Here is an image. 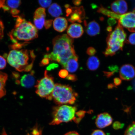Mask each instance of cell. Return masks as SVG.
<instances>
[{
    "label": "cell",
    "mask_w": 135,
    "mask_h": 135,
    "mask_svg": "<svg viewBox=\"0 0 135 135\" xmlns=\"http://www.w3.org/2000/svg\"><path fill=\"white\" fill-rule=\"evenodd\" d=\"M73 42V39L66 34L56 37L53 40V52L45 54L44 58L58 62L64 68L69 59L77 55Z\"/></svg>",
    "instance_id": "cell-1"
},
{
    "label": "cell",
    "mask_w": 135,
    "mask_h": 135,
    "mask_svg": "<svg viewBox=\"0 0 135 135\" xmlns=\"http://www.w3.org/2000/svg\"><path fill=\"white\" fill-rule=\"evenodd\" d=\"M14 17L16 18L14 28L8 34L13 44L17 40L28 42L38 37L37 30L32 23L21 16Z\"/></svg>",
    "instance_id": "cell-2"
},
{
    "label": "cell",
    "mask_w": 135,
    "mask_h": 135,
    "mask_svg": "<svg viewBox=\"0 0 135 135\" xmlns=\"http://www.w3.org/2000/svg\"><path fill=\"white\" fill-rule=\"evenodd\" d=\"M36 56L33 50H12L7 55L8 64L19 72H29L33 67Z\"/></svg>",
    "instance_id": "cell-3"
},
{
    "label": "cell",
    "mask_w": 135,
    "mask_h": 135,
    "mask_svg": "<svg viewBox=\"0 0 135 135\" xmlns=\"http://www.w3.org/2000/svg\"><path fill=\"white\" fill-rule=\"evenodd\" d=\"M127 35L123 27L119 23L106 38L107 47L103 52L106 57L112 56L119 50H122Z\"/></svg>",
    "instance_id": "cell-4"
},
{
    "label": "cell",
    "mask_w": 135,
    "mask_h": 135,
    "mask_svg": "<svg viewBox=\"0 0 135 135\" xmlns=\"http://www.w3.org/2000/svg\"><path fill=\"white\" fill-rule=\"evenodd\" d=\"M78 95L70 86L60 84H55L51 99L59 105L73 104Z\"/></svg>",
    "instance_id": "cell-5"
},
{
    "label": "cell",
    "mask_w": 135,
    "mask_h": 135,
    "mask_svg": "<svg viewBox=\"0 0 135 135\" xmlns=\"http://www.w3.org/2000/svg\"><path fill=\"white\" fill-rule=\"evenodd\" d=\"M76 108L66 105H59L53 108V119L50 123L51 126L57 125L62 123H67L74 120Z\"/></svg>",
    "instance_id": "cell-6"
},
{
    "label": "cell",
    "mask_w": 135,
    "mask_h": 135,
    "mask_svg": "<svg viewBox=\"0 0 135 135\" xmlns=\"http://www.w3.org/2000/svg\"><path fill=\"white\" fill-rule=\"evenodd\" d=\"M55 86L53 77L45 70L44 77L37 82L35 92L40 97L52 100L51 95Z\"/></svg>",
    "instance_id": "cell-7"
},
{
    "label": "cell",
    "mask_w": 135,
    "mask_h": 135,
    "mask_svg": "<svg viewBox=\"0 0 135 135\" xmlns=\"http://www.w3.org/2000/svg\"><path fill=\"white\" fill-rule=\"evenodd\" d=\"M131 32H135V8L133 11L120 15L118 23Z\"/></svg>",
    "instance_id": "cell-8"
},
{
    "label": "cell",
    "mask_w": 135,
    "mask_h": 135,
    "mask_svg": "<svg viewBox=\"0 0 135 135\" xmlns=\"http://www.w3.org/2000/svg\"><path fill=\"white\" fill-rule=\"evenodd\" d=\"M119 76L122 80L129 81L135 77V69L133 65L127 64L123 65L120 68Z\"/></svg>",
    "instance_id": "cell-9"
},
{
    "label": "cell",
    "mask_w": 135,
    "mask_h": 135,
    "mask_svg": "<svg viewBox=\"0 0 135 135\" xmlns=\"http://www.w3.org/2000/svg\"><path fill=\"white\" fill-rule=\"evenodd\" d=\"M72 13L70 15V17L68 18V21L74 23L76 22L81 23L82 20L85 18V13L83 6L80 7H72Z\"/></svg>",
    "instance_id": "cell-10"
},
{
    "label": "cell",
    "mask_w": 135,
    "mask_h": 135,
    "mask_svg": "<svg viewBox=\"0 0 135 135\" xmlns=\"http://www.w3.org/2000/svg\"><path fill=\"white\" fill-rule=\"evenodd\" d=\"M113 122L111 116L107 113H104L98 115L95 121V124L99 129H103L110 125Z\"/></svg>",
    "instance_id": "cell-11"
},
{
    "label": "cell",
    "mask_w": 135,
    "mask_h": 135,
    "mask_svg": "<svg viewBox=\"0 0 135 135\" xmlns=\"http://www.w3.org/2000/svg\"><path fill=\"white\" fill-rule=\"evenodd\" d=\"M67 33L72 38L80 37L84 33L82 26L80 24L73 23L70 25L67 30Z\"/></svg>",
    "instance_id": "cell-12"
},
{
    "label": "cell",
    "mask_w": 135,
    "mask_h": 135,
    "mask_svg": "<svg viewBox=\"0 0 135 135\" xmlns=\"http://www.w3.org/2000/svg\"><path fill=\"white\" fill-rule=\"evenodd\" d=\"M84 24L86 27V32L89 36H95L100 33V26L98 23L94 20L89 22L88 23L86 21H84Z\"/></svg>",
    "instance_id": "cell-13"
},
{
    "label": "cell",
    "mask_w": 135,
    "mask_h": 135,
    "mask_svg": "<svg viewBox=\"0 0 135 135\" xmlns=\"http://www.w3.org/2000/svg\"><path fill=\"white\" fill-rule=\"evenodd\" d=\"M35 72L32 71L30 74H25L21 77L18 83L21 84L22 86L26 88H30L34 85L35 79L34 74Z\"/></svg>",
    "instance_id": "cell-14"
},
{
    "label": "cell",
    "mask_w": 135,
    "mask_h": 135,
    "mask_svg": "<svg viewBox=\"0 0 135 135\" xmlns=\"http://www.w3.org/2000/svg\"><path fill=\"white\" fill-rule=\"evenodd\" d=\"M68 22L65 18L59 17L55 18L53 22V26L54 29L59 32H62L66 29Z\"/></svg>",
    "instance_id": "cell-15"
},
{
    "label": "cell",
    "mask_w": 135,
    "mask_h": 135,
    "mask_svg": "<svg viewBox=\"0 0 135 135\" xmlns=\"http://www.w3.org/2000/svg\"><path fill=\"white\" fill-rule=\"evenodd\" d=\"M78 60V55L69 59L64 68L69 72H75L76 71L79 67Z\"/></svg>",
    "instance_id": "cell-16"
},
{
    "label": "cell",
    "mask_w": 135,
    "mask_h": 135,
    "mask_svg": "<svg viewBox=\"0 0 135 135\" xmlns=\"http://www.w3.org/2000/svg\"><path fill=\"white\" fill-rule=\"evenodd\" d=\"M100 61L97 56H91L88 58L86 63L87 66L89 70L95 71L99 68Z\"/></svg>",
    "instance_id": "cell-17"
},
{
    "label": "cell",
    "mask_w": 135,
    "mask_h": 135,
    "mask_svg": "<svg viewBox=\"0 0 135 135\" xmlns=\"http://www.w3.org/2000/svg\"><path fill=\"white\" fill-rule=\"evenodd\" d=\"M8 77L7 74L0 71V99L6 95V92L5 87Z\"/></svg>",
    "instance_id": "cell-18"
},
{
    "label": "cell",
    "mask_w": 135,
    "mask_h": 135,
    "mask_svg": "<svg viewBox=\"0 0 135 135\" xmlns=\"http://www.w3.org/2000/svg\"><path fill=\"white\" fill-rule=\"evenodd\" d=\"M48 11L51 16L54 17H57L63 14L61 7L56 3H53L51 5Z\"/></svg>",
    "instance_id": "cell-19"
},
{
    "label": "cell",
    "mask_w": 135,
    "mask_h": 135,
    "mask_svg": "<svg viewBox=\"0 0 135 135\" xmlns=\"http://www.w3.org/2000/svg\"><path fill=\"white\" fill-rule=\"evenodd\" d=\"M97 12L102 13L109 17L115 18L117 20L119 19L120 15L113 12V11H109L107 8H104L102 6H101L97 10Z\"/></svg>",
    "instance_id": "cell-20"
},
{
    "label": "cell",
    "mask_w": 135,
    "mask_h": 135,
    "mask_svg": "<svg viewBox=\"0 0 135 135\" xmlns=\"http://www.w3.org/2000/svg\"><path fill=\"white\" fill-rule=\"evenodd\" d=\"M45 16L33 17V22L37 29L41 30L45 25Z\"/></svg>",
    "instance_id": "cell-21"
},
{
    "label": "cell",
    "mask_w": 135,
    "mask_h": 135,
    "mask_svg": "<svg viewBox=\"0 0 135 135\" xmlns=\"http://www.w3.org/2000/svg\"><path fill=\"white\" fill-rule=\"evenodd\" d=\"M118 14L122 15L124 14L128 10L127 3L124 0H118Z\"/></svg>",
    "instance_id": "cell-22"
},
{
    "label": "cell",
    "mask_w": 135,
    "mask_h": 135,
    "mask_svg": "<svg viewBox=\"0 0 135 135\" xmlns=\"http://www.w3.org/2000/svg\"><path fill=\"white\" fill-rule=\"evenodd\" d=\"M21 1H7L6 4L9 8L12 9H16L17 8L21 5Z\"/></svg>",
    "instance_id": "cell-23"
},
{
    "label": "cell",
    "mask_w": 135,
    "mask_h": 135,
    "mask_svg": "<svg viewBox=\"0 0 135 135\" xmlns=\"http://www.w3.org/2000/svg\"><path fill=\"white\" fill-rule=\"evenodd\" d=\"M109 72H104V73L106 76L109 77L112 76L115 73L117 72L118 70V68L117 66L112 65L109 67Z\"/></svg>",
    "instance_id": "cell-24"
},
{
    "label": "cell",
    "mask_w": 135,
    "mask_h": 135,
    "mask_svg": "<svg viewBox=\"0 0 135 135\" xmlns=\"http://www.w3.org/2000/svg\"><path fill=\"white\" fill-rule=\"evenodd\" d=\"M85 113V111L84 110H80L78 112H76L75 119L74 120V122L77 124H79L84 117Z\"/></svg>",
    "instance_id": "cell-25"
},
{
    "label": "cell",
    "mask_w": 135,
    "mask_h": 135,
    "mask_svg": "<svg viewBox=\"0 0 135 135\" xmlns=\"http://www.w3.org/2000/svg\"><path fill=\"white\" fill-rule=\"evenodd\" d=\"M30 42H25L23 43H17L13 44L12 45H10V48L12 50H18L21 49L23 47L27 45Z\"/></svg>",
    "instance_id": "cell-26"
},
{
    "label": "cell",
    "mask_w": 135,
    "mask_h": 135,
    "mask_svg": "<svg viewBox=\"0 0 135 135\" xmlns=\"http://www.w3.org/2000/svg\"><path fill=\"white\" fill-rule=\"evenodd\" d=\"M125 135H135V122L128 127L125 132Z\"/></svg>",
    "instance_id": "cell-27"
},
{
    "label": "cell",
    "mask_w": 135,
    "mask_h": 135,
    "mask_svg": "<svg viewBox=\"0 0 135 135\" xmlns=\"http://www.w3.org/2000/svg\"><path fill=\"white\" fill-rule=\"evenodd\" d=\"M46 14L45 13V8L40 7L36 9L35 11L33 16H46Z\"/></svg>",
    "instance_id": "cell-28"
},
{
    "label": "cell",
    "mask_w": 135,
    "mask_h": 135,
    "mask_svg": "<svg viewBox=\"0 0 135 135\" xmlns=\"http://www.w3.org/2000/svg\"><path fill=\"white\" fill-rule=\"evenodd\" d=\"M111 9L113 12L118 14V1L113 2L111 6Z\"/></svg>",
    "instance_id": "cell-29"
},
{
    "label": "cell",
    "mask_w": 135,
    "mask_h": 135,
    "mask_svg": "<svg viewBox=\"0 0 135 135\" xmlns=\"http://www.w3.org/2000/svg\"><path fill=\"white\" fill-rule=\"evenodd\" d=\"M52 1H39L38 3L40 6L44 8H47L50 6Z\"/></svg>",
    "instance_id": "cell-30"
},
{
    "label": "cell",
    "mask_w": 135,
    "mask_h": 135,
    "mask_svg": "<svg viewBox=\"0 0 135 135\" xmlns=\"http://www.w3.org/2000/svg\"><path fill=\"white\" fill-rule=\"evenodd\" d=\"M6 59L0 55V70H3L5 68L6 66Z\"/></svg>",
    "instance_id": "cell-31"
},
{
    "label": "cell",
    "mask_w": 135,
    "mask_h": 135,
    "mask_svg": "<svg viewBox=\"0 0 135 135\" xmlns=\"http://www.w3.org/2000/svg\"><path fill=\"white\" fill-rule=\"evenodd\" d=\"M68 75V71L65 69L60 70L59 73V76L62 78H66Z\"/></svg>",
    "instance_id": "cell-32"
},
{
    "label": "cell",
    "mask_w": 135,
    "mask_h": 135,
    "mask_svg": "<svg viewBox=\"0 0 135 135\" xmlns=\"http://www.w3.org/2000/svg\"><path fill=\"white\" fill-rule=\"evenodd\" d=\"M127 43L135 45V32L132 33L129 35L128 40H126Z\"/></svg>",
    "instance_id": "cell-33"
},
{
    "label": "cell",
    "mask_w": 135,
    "mask_h": 135,
    "mask_svg": "<svg viewBox=\"0 0 135 135\" xmlns=\"http://www.w3.org/2000/svg\"><path fill=\"white\" fill-rule=\"evenodd\" d=\"M124 124L122 123L116 121L113 124V127L114 129L115 130L122 129L124 126Z\"/></svg>",
    "instance_id": "cell-34"
},
{
    "label": "cell",
    "mask_w": 135,
    "mask_h": 135,
    "mask_svg": "<svg viewBox=\"0 0 135 135\" xmlns=\"http://www.w3.org/2000/svg\"><path fill=\"white\" fill-rule=\"evenodd\" d=\"M97 50L94 47H89L87 49L86 53L89 55L92 56L95 55L97 53Z\"/></svg>",
    "instance_id": "cell-35"
},
{
    "label": "cell",
    "mask_w": 135,
    "mask_h": 135,
    "mask_svg": "<svg viewBox=\"0 0 135 135\" xmlns=\"http://www.w3.org/2000/svg\"><path fill=\"white\" fill-rule=\"evenodd\" d=\"M50 63V60L47 58H44L42 59L40 63V66H44L48 65Z\"/></svg>",
    "instance_id": "cell-36"
},
{
    "label": "cell",
    "mask_w": 135,
    "mask_h": 135,
    "mask_svg": "<svg viewBox=\"0 0 135 135\" xmlns=\"http://www.w3.org/2000/svg\"><path fill=\"white\" fill-rule=\"evenodd\" d=\"M59 67V65L57 64L53 63L50 64L49 65L47 66L46 68L47 70H54L56 68H58Z\"/></svg>",
    "instance_id": "cell-37"
},
{
    "label": "cell",
    "mask_w": 135,
    "mask_h": 135,
    "mask_svg": "<svg viewBox=\"0 0 135 135\" xmlns=\"http://www.w3.org/2000/svg\"><path fill=\"white\" fill-rule=\"evenodd\" d=\"M52 22H53L52 20H47L45 21L44 25L46 29H48L51 27L52 25Z\"/></svg>",
    "instance_id": "cell-38"
},
{
    "label": "cell",
    "mask_w": 135,
    "mask_h": 135,
    "mask_svg": "<svg viewBox=\"0 0 135 135\" xmlns=\"http://www.w3.org/2000/svg\"><path fill=\"white\" fill-rule=\"evenodd\" d=\"M90 135H106L103 131L101 130H95L93 131Z\"/></svg>",
    "instance_id": "cell-39"
},
{
    "label": "cell",
    "mask_w": 135,
    "mask_h": 135,
    "mask_svg": "<svg viewBox=\"0 0 135 135\" xmlns=\"http://www.w3.org/2000/svg\"><path fill=\"white\" fill-rule=\"evenodd\" d=\"M115 18H110L108 20V23L109 26H111L117 23V21Z\"/></svg>",
    "instance_id": "cell-40"
},
{
    "label": "cell",
    "mask_w": 135,
    "mask_h": 135,
    "mask_svg": "<svg viewBox=\"0 0 135 135\" xmlns=\"http://www.w3.org/2000/svg\"><path fill=\"white\" fill-rule=\"evenodd\" d=\"M32 133L33 135H41V131L37 127L33 128Z\"/></svg>",
    "instance_id": "cell-41"
},
{
    "label": "cell",
    "mask_w": 135,
    "mask_h": 135,
    "mask_svg": "<svg viewBox=\"0 0 135 135\" xmlns=\"http://www.w3.org/2000/svg\"><path fill=\"white\" fill-rule=\"evenodd\" d=\"M66 78L68 80L73 81H75L77 80L76 76L75 75H72V74L68 75Z\"/></svg>",
    "instance_id": "cell-42"
},
{
    "label": "cell",
    "mask_w": 135,
    "mask_h": 135,
    "mask_svg": "<svg viewBox=\"0 0 135 135\" xmlns=\"http://www.w3.org/2000/svg\"><path fill=\"white\" fill-rule=\"evenodd\" d=\"M11 12L13 17L17 16V15L20 12L19 10L17 9H12L11 11Z\"/></svg>",
    "instance_id": "cell-43"
},
{
    "label": "cell",
    "mask_w": 135,
    "mask_h": 135,
    "mask_svg": "<svg viewBox=\"0 0 135 135\" xmlns=\"http://www.w3.org/2000/svg\"><path fill=\"white\" fill-rule=\"evenodd\" d=\"M114 83L115 85L118 86L120 85L121 83V81L119 78H116L114 79Z\"/></svg>",
    "instance_id": "cell-44"
},
{
    "label": "cell",
    "mask_w": 135,
    "mask_h": 135,
    "mask_svg": "<svg viewBox=\"0 0 135 135\" xmlns=\"http://www.w3.org/2000/svg\"><path fill=\"white\" fill-rule=\"evenodd\" d=\"M65 12L66 13V16L68 17L70 16L72 13L71 7V6L70 8H66Z\"/></svg>",
    "instance_id": "cell-45"
},
{
    "label": "cell",
    "mask_w": 135,
    "mask_h": 135,
    "mask_svg": "<svg viewBox=\"0 0 135 135\" xmlns=\"http://www.w3.org/2000/svg\"><path fill=\"white\" fill-rule=\"evenodd\" d=\"M64 135H80L78 133L75 131H71L68 132Z\"/></svg>",
    "instance_id": "cell-46"
},
{
    "label": "cell",
    "mask_w": 135,
    "mask_h": 135,
    "mask_svg": "<svg viewBox=\"0 0 135 135\" xmlns=\"http://www.w3.org/2000/svg\"><path fill=\"white\" fill-rule=\"evenodd\" d=\"M82 1L81 0H78V1H72L73 4L76 6H79L81 3Z\"/></svg>",
    "instance_id": "cell-47"
},
{
    "label": "cell",
    "mask_w": 135,
    "mask_h": 135,
    "mask_svg": "<svg viewBox=\"0 0 135 135\" xmlns=\"http://www.w3.org/2000/svg\"><path fill=\"white\" fill-rule=\"evenodd\" d=\"M2 8L4 12L8 11L10 9L8 7L5 5H4Z\"/></svg>",
    "instance_id": "cell-48"
},
{
    "label": "cell",
    "mask_w": 135,
    "mask_h": 135,
    "mask_svg": "<svg viewBox=\"0 0 135 135\" xmlns=\"http://www.w3.org/2000/svg\"><path fill=\"white\" fill-rule=\"evenodd\" d=\"M5 1L0 0V8H2L5 5Z\"/></svg>",
    "instance_id": "cell-49"
},
{
    "label": "cell",
    "mask_w": 135,
    "mask_h": 135,
    "mask_svg": "<svg viewBox=\"0 0 135 135\" xmlns=\"http://www.w3.org/2000/svg\"><path fill=\"white\" fill-rule=\"evenodd\" d=\"M112 27L110 26H109L107 28V30L108 31L110 32H111V31H112Z\"/></svg>",
    "instance_id": "cell-50"
},
{
    "label": "cell",
    "mask_w": 135,
    "mask_h": 135,
    "mask_svg": "<svg viewBox=\"0 0 135 135\" xmlns=\"http://www.w3.org/2000/svg\"><path fill=\"white\" fill-rule=\"evenodd\" d=\"M4 27V25L3 22L0 19V28Z\"/></svg>",
    "instance_id": "cell-51"
},
{
    "label": "cell",
    "mask_w": 135,
    "mask_h": 135,
    "mask_svg": "<svg viewBox=\"0 0 135 135\" xmlns=\"http://www.w3.org/2000/svg\"><path fill=\"white\" fill-rule=\"evenodd\" d=\"M65 7L66 8H66H70L71 7V6H70V5L67 4H66L65 5Z\"/></svg>",
    "instance_id": "cell-52"
}]
</instances>
